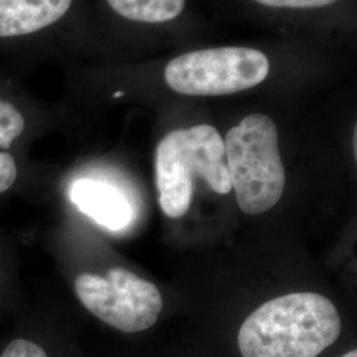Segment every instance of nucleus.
<instances>
[{
    "label": "nucleus",
    "instance_id": "f257e3e1",
    "mask_svg": "<svg viewBox=\"0 0 357 357\" xmlns=\"http://www.w3.org/2000/svg\"><path fill=\"white\" fill-rule=\"evenodd\" d=\"M342 332L339 311L320 294L294 293L258 307L243 323V357H318Z\"/></svg>",
    "mask_w": 357,
    "mask_h": 357
},
{
    "label": "nucleus",
    "instance_id": "f03ea898",
    "mask_svg": "<svg viewBox=\"0 0 357 357\" xmlns=\"http://www.w3.org/2000/svg\"><path fill=\"white\" fill-rule=\"evenodd\" d=\"M155 176L159 205L172 218L188 212L197 178L216 193L228 195L231 183L220 132L211 125L168 132L156 149Z\"/></svg>",
    "mask_w": 357,
    "mask_h": 357
},
{
    "label": "nucleus",
    "instance_id": "7ed1b4c3",
    "mask_svg": "<svg viewBox=\"0 0 357 357\" xmlns=\"http://www.w3.org/2000/svg\"><path fill=\"white\" fill-rule=\"evenodd\" d=\"M231 190L243 213L262 215L278 204L286 185L278 128L265 114L245 116L224 141Z\"/></svg>",
    "mask_w": 357,
    "mask_h": 357
},
{
    "label": "nucleus",
    "instance_id": "20e7f679",
    "mask_svg": "<svg viewBox=\"0 0 357 357\" xmlns=\"http://www.w3.org/2000/svg\"><path fill=\"white\" fill-rule=\"evenodd\" d=\"M268 57L245 47L188 52L169 61L167 85L185 96H225L252 89L268 77Z\"/></svg>",
    "mask_w": 357,
    "mask_h": 357
},
{
    "label": "nucleus",
    "instance_id": "39448f33",
    "mask_svg": "<svg viewBox=\"0 0 357 357\" xmlns=\"http://www.w3.org/2000/svg\"><path fill=\"white\" fill-rule=\"evenodd\" d=\"M75 291L96 318L128 333L153 327L163 308L158 287L128 268H112L106 277L79 274Z\"/></svg>",
    "mask_w": 357,
    "mask_h": 357
},
{
    "label": "nucleus",
    "instance_id": "423d86ee",
    "mask_svg": "<svg viewBox=\"0 0 357 357\" xmlns=\"http://www.w3.org/2000/svg\"><path fill=\"white\" fill-rule=\"evenodd\" d=\"M76 0H0V59L32 66Z\"/></svg>",
    "mask_w": 357,
    "mask_h": 357
},
{
    "label": "nucleus",
    "instance_id": "0eeeda50",
    "mask_svg": "<svg viewBox=\"0 0 357 357\" xmlns=\"http://www.w3.org/2000/svg\"><path fill=\"white\" fill-rule=\"evenodd\" d=\"M73 204L86 216L110 230L128 227L132 208L115 187L91 178H79L70 188Z\"/></svg>",
    "mask_w": 357,
    "mask_h": 357
},
{
    "label": "nucleus",
    "instance_id": "6e6552de",
    "mask_svg": "<svg viewBox=\"0 0 357 357\" xmlns=\"http://www.w3.org/2000/svg\"><path fill=\"white\" fill-rule=\"evenodd\" d=\"M118 16L138 23H166L178 17L185 0H106Z\"/></svg>",
    "mask_w": 357,
    "mask_h": 357
},
{
    "label": "nucleus",
    "instance_id": "1a4fd4ad",
    "mask_svg": "<svg viewBox=\"0 0 357 357\" xmlns=\"http://www.w3.org/2000/svg\"><path fill=\"white\" fill-rule=\"evenodd\" d=\"M4 72L0 70V88L6 82ZM26 116L22 107L13 102L10 94H4L0 90V149L11 150L15 142L26 132Z\"/></svg>",
    "mask_w": 357,
    "mask_h": 357
},
{
    "label": "nucleus",
    "instance_id": "9d476101",
    "mask_svg": "<svg viewBox=\"0 0 357 357\" xmlns=\"http://www.w3.org/2000/svg\"><path fill=\"white\" fill-rule=\"evenodd\" d=\"M0 357H51L48 349L33 337H15L0 352Z\"/></svg>",
    "mask_w": 357,
    "mask_h": 357
},
{
    "label": "nucleus",
    "instance_id": "9b49d317",
    "mask_svg": "<svg viewBox=\"0 0 357 357\" xmlns=\"http://www.w3.org/2000/svg\"><path fill=\"white\" fill-rule=\"evenodd\" d=\"M17 178V165L13 155L0 151V193L10 190Z\"/></svg>",
    "mask_w": 357,
    "mask_h": 357
},
{
    "label": "nucleus",
    "instance_id": "f8f14e48",
    "mask_svg": "<svg viewBox=\"0 0 357 357\" xmlns=\"http://www.w3.org/2000/svg\"><path fill=\"white\" fill-rule=\"evenodd\" d=\"M266 7L277 8H318L326 7L337 0H255Z\"/></svg>",
    "mask_w": 357,
    "mask_h": 357
},
{
    "label": "nucleus",
    "instance_id": "ddd939ff",
    "mask_svg": "<svg viewBox=\"0 0 357 357\" xmlns=\"http://www.w3.org/2000/svg\"><path fill=\"white\" fill-rule=\"evenodd\" d=\"M342 357H357V351L356 349H354V351H349V352H347L344 356Z\"/></svg>",
    "mask_w": 357,
    "mask_h": 357
}]
</instances>
